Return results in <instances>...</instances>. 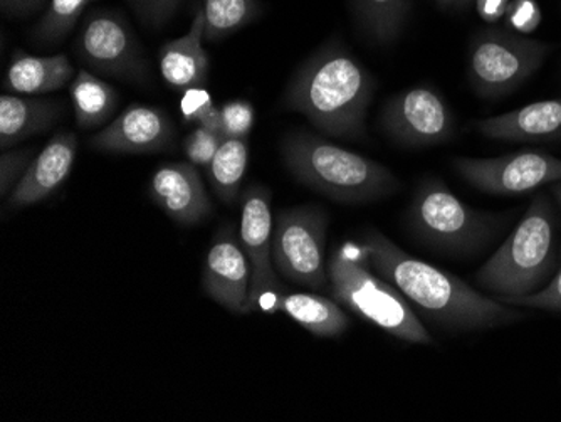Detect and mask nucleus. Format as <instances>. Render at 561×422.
<instances>
[{
    "label": "nucleus",
    "instance_id": "f257e3e1",
    "mask_svg": "<svg viewBox=\"0 0 561 422\" xmlns=\"http://www.w3.org/2000/svg\"><path fill=\"white\" fill-rule=\"evenodd\" d=\"M360 244L375 273L444 329L478 332L525 318L518 307L482 295L449 271L405 253L377 229L365 232Z\"/></svg>",
    "mask_w": 561,
    "mask_h": 422
},
{
    "label": "nucleus",
    "instance_id": "f03ea898",
    "mask_svg": "<svg viewBox=\"0 0 561 422\" xmlns=\"http://www.w3.org/2000/svg\"><path fill=\"white\" fill-rule=\"evenodd\" d=\"M374 93L370 71L340 41H330L296 69L283 106L328 137L364 140Z\"/></svg>",
    "mask_w": 561,
    "mask_h": 422
},
{
    "label": "nucleus",
    "instance_id": "7ed1b4c3",
    "mask_svg": "<svg viewBox=\"0 0 561 422\" xmlns=\"http://www.w3.org/2000/svg\"><path fill=\"white\" fill-rule=\"evenodd\" d=\"M280 156L296 181L339 203H371L400 189L392 170L320 135L308 132L286 135Z\"/></svg>",
    "mask_w": 561,
    "mask_h": 422
},
{
    "label": "nucleus",
    "instance_id": "20e7f679",
    "mask_svg": "<svg viewBox=\"0 0 561 422\" xmlns=\"http://www.w3.org/2000/svg\"><path fill=\"white\" fill-rule=\"evenodd\" d=\"M554 232L553 204L548 194L538 192L512 235L478 271L476 283L506 298L540 292L560 263Z\"/></svg>",
    "mask_w": 561,
    "mask_h": 422
},
{
    "label": "nucleus",
    "instance_id": "39448f33",
    "mask_svg": "<svg viewBox=\"0 0 561 422\" xmlns=\"http://www.w3.org/2000/svg\"><path fill=\"white\" fill-rule=\"evenodd\" d=\"M331 292L343 307L396 339L431 345L432 337L405 296L375 273L362 244L343 242L328 261Z\"/></svg>",
    "mask_w": 561,
    "mask_h": 422
},
{
    "label": "nucleus",
    "instance_id": "423d86ee",
    "mask_svg": "<svg viewBox=\"0 0 561 422\" xmlns=\"http://www.w3.org/2000/svg\"><path fill=\"white\" fill-rule=\"evenodd\" d=\"M507 220L506 214L472 209L434 178L421 182L407 210V223L415 238L443 253L468 256L484 250Z\"/></svg>",
    "mask_w": 561,
    "mask_h": 422
},
{
    "label": "nucleus",
    "instance_id": "0eeeda50",
    "mask_svg": "<svg viewBox=\"0 0 561 422\" xmlns=\"http://www.w3.org/2000/svg\"><path fill=\"white\" fill-rule=\"evenodd\" d=\"M551 52V44L513 31H481L469 44V84L478 96L488 100L506 96L523 87Z\"/></svg>",
    "mask_w": 561,
    "mask_h": 422
},
{
    "label": "nucleus",
    "instance_id": "6e6552de",
    "mask_svg": "<svg viewBox=\"0 0 561 422\" xmlns=\"http://www.w3.org/2000/svg\"><path fill=\"white\" fill-rule=\"evenodd\" d=\"M75 53L88 68L110 78L147 84L150 65L144 46L122 12L94 9L84 15Z\"/></svg>",
    "mask_w": 561,
    "mask_h": 422
},
{
    "label": "nucleus",
    "instance_id": "1a4fd4ad",
    "mask_svg": "<svg viewBox=\"0 0 561 422\" xmlns=\"http://www.w3.org/2000/svg\"><path fill=\"white\" fill-rule=\"evenodd\" d=\"M328 214L318 206L280 210L273 228V263L283 278L305 288H327Z\"/></svg>",
    "mask_w": 561,
    "mask_h": 422
},
{
    "label": "nucleus",
    "instance_id": "9d476101",
    "mask_svg": "<svg viewBox=\"0 0 561 422\" xmlns=\"http://www.w3.org/2000/svg\"><path fill=\"white\" fill-rule=\"evenodd\" d=\"M241 244L251 266L249 295L242 313H274L279 298V276L273 263V214L271 191L256 184L242 195Z\"/></svg>",
    "mask_w": 561,
    "mask_h": 422
},
{
    "label": "nucleus",
    "instance_id": "9b49d317",
    "mask_svg": "<svg viewBox=\"0 0 561 422\" xmlns=\"http://www.w3.org/2000/svg\"><path fill=\"white\" fill-rule=\"evenodd\" d=\"M466 182L493 195H519L561 181V159L538 150L510 153L496 159L453 160Z\"/></svg>",
    "mask_w": 561,
    "mask_h": 422
},
{
    "label": "nucleus",
    "instance_id": "f8f14e48",
    "mask_svg": "<svg viewBox=\"0 0 561 422\" xmlns=\"http://www.w3.org/2000/svg\"><path fill=\"white\" fill-rule=\"evenodd\" d=\"M380 125L403 147H431L453 138L456 122L443 96L427 87L411 88L390 98L381 110Z\"/></svg>",
    "mask_w": 561,
    "mask_h": 422
},
{
    "label": "nucleus",
    "instance_id": "ddd939ff",
    "mask_svg": "<svg viewBox=\"0 0 561 422\" xmlns=\"http://www.w3.org/2000/svg\"><path fill=\"white\" fill-rule=\"evenodd\" d=\"M175 125L162 109L134 103L93 135L88 145L96 152L145 156L167 152L175 147Z\"/></svg>",
    "mask_w": 561,
    "mask_h": 422
},
{
    "label": "nucleus",
    "instance_id": "4468645a",
    "mask_svg": "<svg viewBox=\"0 0 561 422\" xmlns=\"http://www.w3.org/2000/svg\"><path fill=\"white\" fill-rule=\"evenodd\" d=\"M153 203L181 225H197L209 216V195L191 162H167L153 172L150 181Z\"/></svg>",
    "mask_w": 561,
    "mask_h": 422
},
{
    "label": "nucleus",
    "instance_id": "2eb2a0df",
    "mask_svg": "<svg viewBox=\"0 0 561 422\" xmlns=\"http://www.w3.org/2000/svg\"><path fill=\"white\" fill-rule=\"evenodd\" d=\"M78 156V138L71 132H59L47 141L39 156L25 170L19 184L9 195L14 209L34 206L55 194L71 173Z\"/></svg>",
    "mask_w": 561,
    "mask_h": 422
},
{
    "label": "nucleus",
    "instance_id": "dca6fc26",
    "mask_svg": "<svg viewBox=\"0 0 561 422\" xmlns=\"http://www.w3.org/2000/svg\"><path fill=\"white\" fill-rule=\"evenodd\" d=\"M202 283L207 295L232 313L244 311L251 283V266L244 248L229 232L220 235L206 258Z\"/></svg>",
    "mask_w": 561,
    "mask_h": 422
},
{
    "label": "nucleus",
    "instance_id": "f3484780",
    "mask_svg": "<svg viewBox=\"0 0 561 422\" xmlns=\"http://www.w3.org/2000/svg\"><path fill=\"white\" fill-rule=\"evenodd\" d=\"M474 128L482 137L491 140L513 141H560L561 98L529 103L522 109L503 115L474 122Z\"/></svg>",
    "mask_w": 561,
    "mask_h": 422
},
{
    "label": "nucleus",
    "instance_id": "a211bd4d",
    "mask_svg": "<svg viewBox=\"0 0 561 422\" xmlns=\"http://www.w3.org/2000/svg\"><path fill=\"white\" fill-rule=\"evenodd\" d=\"M204 8L197 5L191 30L179 39L163 44L159 53L160 75L173 91L191 90L206 83L209 55L204 49Z\"/></svg>",
    "mask_w": 561,
    "mask_h": 422
},
{
    "label": "nucleus",
    "instance_id": "6ab92c4d",
    "mask_svg": "<svg viewBox=\"0 0 561 422\" xmlns=\"http://www.w3.org/2000/svg\"><path fill=\"white\" fill-rule=\"evenodd\" d=\"M65 106L55 100L21 94L0 96V148L9 150L25 138L49 130L61 118Z\"/></svg>",
    "mask_w": 561,
    "mask_h": 422
},
{
    "label": "nucleus",
    "instance_id": "aec40b11",
    "mask_svg": "<svg viewBox=\"0 0 561 422\" xmlns=\"http://www.w3.org/2000/svg\"><path fill=\"white\" fill-rule=\"evenodd\" d=\"M75 77L66 55L33 56L15 52L4 77V88L14 94H47L61 90Z\"/></svg>",
    "mask_w": 561,
    "mask_h": 422
},
{
    "label": "nucleus",
    "instance_id": "412c9836",
    "mask_svg": "<svg viewBox=\"0 0 561 422\" xmlns=\"http://www.w3.org/2000/svg\"><path fill=\"white\" fill-rule=\"evenodd\" d=\"M274 311L288 315L317 337H339L350 327L339 301L314 293H280Z\"/></svg>",
    "mask_w": 561,
    "mask_h": 422
},
{
    "label": "nucleus",
    "instance_id": "4be33fe9",
    "mask_svg": "<svg viewBox=\"0 0 561 422\" xmlns=\"http://www.w3.org/2000/svg\"><path fill=\"white\" fill-rule=\"evenodd\" d=\"M76 123L83 130L103 127L118 109L119 94L93 72L81 69L69 88Z\"/></svg>",
    "mask_w": 561,
    "mask_h": 422
},
{
    "label": "nucleus",
    "instance_id": "5701e85b",
    "mask_svg": "<svg viewBox=\"0 0 561 422\" xmlns=\"http://www.w3.org/2000/svg\"><path fill=\"white\" fill-rule=\"evenodd\" d=\"M362 33L380 46L396 43L405 26L409 0H352Z\"/></svg>",
    "mask_w": 561,
    "mask_h": 422
},
{
    "label": "nucleus",
    "instance_id": "b1692460",
    "mask_svg": "<svg viewBox=\"0 0 561 422\" xmlns=\"http://www.w3.org/2000/svg\"><path fill=\"white\" fill-rule=\"evenodd\" d=\"M248 162V138L224 137L213 163L207 169L214 192L222 203L232 204L238 201Z\"/></svg>",
    "mask_w": 561,
    "mask_h": 422
},
{
    "label": "nucleus",
    "instance_id": "393cba45",
    "mask_svg": "<svg viewBox=\"0 0 561 422\" xmlns=\"http://www.w3.org/2000/svg\"><path fill=\"white\" fill-rule=\"evenodd\" d=\"M204 41L219 43L263 15L261 0H204Z\"/></svg>",
    "mask_w": 561,
    "mask_h": 422
},
{
    "label": "nucleus",
    "instance_id": "a878e982",
    "mask_svg": "<svg viewBox=\"0 0 561 422\" xmlns=\"http://www.w3.org/2000/svg\"><path fill=\"white\" fill-rule=\"evenodd\" d=\"M96 0H49L43 18L31 31V41L39 47H55L75 30L84 11Z\"/></svg>",
    "mask_w": 561,
    "mask_h": 422
},
{
    "label": "nucleus",
    "instance_id": "bb28decb",
    "mask_svg": "<svg viewBox=\"0 0 561 422\" xmlns=\"http://www.w3.org/2000/svg\"><path fill=\"white\" fill-rule=\"evenodd\" d=\"M222 140L224 135L219 132H213L206 127L195 128L184 140V152L188 162L201 169H209Z\"/></svg>",
    "mask_w": 561,
    "mask_h": 422
},
{
    "label": "nucleus",
    "instance_id": "cd10ccee",
    "mask_svg": "<svg viewBox=\"0 0 561 422\" xmlns=\"http://www.w3.org/2000/svg\"><path fill=\"white\" fill-rule=\"evenodd\" d=\"M220 116L224 137L249 138L256 122V110L244 100H234L220 106Z\"/></svg>",
    "mask_w": 561,
    "mask_h": 422
},
{
    "label": "nucleus",
    "instance_id": "c85d7f7f",
    "mask_svg": "<svg viewBox=\"0 0 561 422\" xmlns=\"http://www.w3.org/2000/svg\"><path fill=\"white\" fill-rule=\"evenodd\" d=\"M494 298L503 301V304L513 305V307L537 308V310L558 311V313H561V264L553 278L540 292L518 296V298H506V296H494Z\"/></svg>",
    "mask_w": 561,
    "mask_h": 422
},
{
    "label": "nucleus",
    "instance_id": "c756f323",
    "mask_svg": "<svg viewBox=\"0 0 561 422\" xmlns=\"http://www.w3.org/2000/svg\"><path fill=\"white\" fill-rule=\"evenodd\" d=\"M184 0H126L144 26L160 30L181 9Z\"/></svg>",
    "mask_w": 561,
    "mask_h": 422
},
{
    "label": "nucleus",
    "instance_id": "7c9ffc66",
    "mask_svg": "<svg viewBox=\"0 0 561 422\" xmlns=\"http://www.w3.org/2000/svg\"><path fill=\"white\" fill-rule=\"evenodd\" d=\"M33 163V150H2L0 157V194L14 191L25 170Z\"/></svg>",
    "mask_w": 561,
    "mask_h": 422
},
{
    "label": "nucleus",
    "instance_id": "2f4dec72",
    "mask_svg": "<svg viewBox=\"0 0 561 422\" xmlns=\"http://www.w3.org/2000/svg\"><path fill=\"white\" fill-rule=\"evenodd\" d=\"M216 109L213 96L204 88L197 87L184 91V96L181 100V112L185 122L197 123L198 127H204Z\"/></svg>",
    "mask_w": 561,
    "mask_h": 422
},
{
    "label": "nucleus",
    "instance_id": "473e14b6",
    "mask_svg": "<svg viewBox=\"0 0 561 422\" xmlns=\"http://www.w3.org/2000/svg\"><path fill=\"white\" fill-rule=\"evenodd\" d=\"M504 18L516 33L528 34L540 26L541 9L537 0H512Z\"/></svg>",
    "mask_w": 561,
    "mask_h": 422
},
{
    "label": "nucleus",
    "instance_id": "72a5a7b5",
    "mask_svg": "<svg viewBox=\"0 0 561 422\" xmlns=\"http://www.w3.org/2000/svg\"><path fill=\"white\" fill-rule=\"evenodd\" d=\"M49 0H0V11L5 18H30L47 8Z\"/></svg>",
    "mask_w": 561,
    "mask_h": 422
},
{
    "label": "nucleus",
    "instance_id": "f704fd0d",
    "mask_svg": "<svg viewBox=\"0 0 561 422\" xmlns=\"http://www.w3.org/2000/svg\"><path fill=\"white\" fill-rule=\"evenodd\" d=\"M510 2L512 0H476V11H478L482 21L494 24V22L504 18L507 8H510Z\"/></svg>",
    "mask_w": 561,
    "mask_h": 422
},
{
    "label": "nucleus",
    "instance_id": "c9c22d12",
    "mask_svg": "<svg viewBox=\"0 0 561 422\" xmlns=\"http://www.w3.org/2000/svg\"><path fill=\"white\" fill-rule=\"evenodd\" d=\"M550 191L551 195L554 197V203H557L558 210H560L561 214V181L550 184Z\"/></svg>",
    "mask_w": 561,
    "mask_h": 422
},
{
    "label": "nucleus",
    "instance_id": "e433bc0d",
    "mask_svg": "<svg viewBox=\"0 0 561 422\" xmlns=\"http://www.w3.org/2000/svg\"><path fill=\"white\" fill-rule=\"evenodd\" d=\"M440 2L449 5H462L466 4V2H469V0H440Z\"/></svg>",
    "mask_w": 561,
    "mask_h": 422
}]
</instances>
